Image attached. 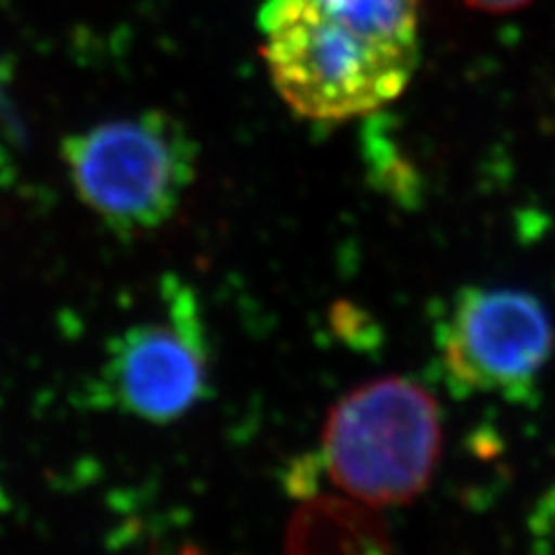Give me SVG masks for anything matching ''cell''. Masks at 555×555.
Returning <instances> with one entry per match:
<instances>
[{"label":"cell","mask_w":555,"mask_h":555,"mask_svg":"<svg viewBox=\"0 0 555 555\" xmlns=\"http://www.w3.org/2000/svg\"><path fill=\"white\" fill-rule=\"evenodd\" d=\"M546 306L514 287H465L438 328L444 377L456 396L524 401L553 354Z\"/></svg>","instance_id":"cell-5"},{"label":"cell","mask_w":555,"mask_h":555,"mask_svg":"<svg viewBox=\"0 0 555 555\" xmlns=\"http://www.w3.org/2000/svg\"><path fill=\"white\" fill-rule=\"evenodd\" d=\"M463 3L481 12H514L526 8L532 0H463Z\"/></svg>","instance_id":"cell-8"},{"label":"cell","mask_w":555,"mask_h":555,"mask_svg":"<svg viewBox=\"0 0 555 555\" xmlns=\"http://www.w3.org/2000/svg\"><path fill=\"white\" fill-rule=\"evenodd\" d=\"M160 308L120 332L93 385L98 403L149 424H171L208 393V343L199 301L169 278Z\"/></svg>","instance_id":"cell-4"},{"label":"cell","mask_w":555,"mask_h":555,"mask_svg":"<svg viewBox=\"0 0 555 555\" xmlns=\"http://www.w3.org/2000/svg\"><path fill=\"white\" fill-rule=\"evenodd\" d=\"M5 169V165H3V155H0V171H3Z\"/></svg>","instance_id":"cell-9"},{"label":"cell","mask_w":555,"mask_h":555,"mask_svg":"<svg viewBox=\"0 0 555 555\" xmlns=\"http://www.w3.org/2000/svg\"><path fill=\"white\" fill-rule=\"evenodd\" d=\"M257 26L278 95L318 124L387 107L408 89L420 61V47L375 38L318 0H267Z\"/></svg>","instance_id":"cell-1"},{"label":"cell","mask_w":555,"mask_h":555,"mask_svg":"<svg viewBox=\"0 0 555 555\" xmlns=\"http://www.w3.org/2000/svg\"><path fill=\"white\" fill-rule=\"evenodd\" d=\"M442 451V414L428 389L408 377L357 387L328 412L320 463L336 489L379 509L420 498Z\"/></svg>","instance_id":"cell-2"},{"label":"cell","mask_w":555,"mask_h":555,"mask_svg":"<svg viewBox=\"0 0 555 555\" xmlns=\"http://www.w3.org/2000/svg\"><path fill=\"white\" fill-rule=\"evenodd\" d=\"M304 500L287 526V551L375 553L391 546L387 526L366 502L332 495H308Z\"/></svg>","instance_id":"cell-6"},{"label":"cell","mask_w":555,"mask_h":555,"mask_svg":"<svg viewBox=\"0 0 555 555\" xmlns=\"http://www.w3.org/2000/svg\"><path fill=\"white\" fill-rule=\"evenodd\" d=\"M375 38L420 47V0H318Z\"/></svg>","instance_id":"cell-7"},{"label":"cell","mask_w":555,"mask_h":555,"mask_svg":"<svg viewBox=\"0 0 555 555\" xmlns=\"http://www.w3.org/2000/svg\"><path fill=\"white\" fill-rule=\"evenodd\" d=\"M197 142L177 116L144 112L69 134L61 155L77 197L118 236L160 230L197 177Z\"/></svg>","instance_id":"cell-3"}]
</instances>
